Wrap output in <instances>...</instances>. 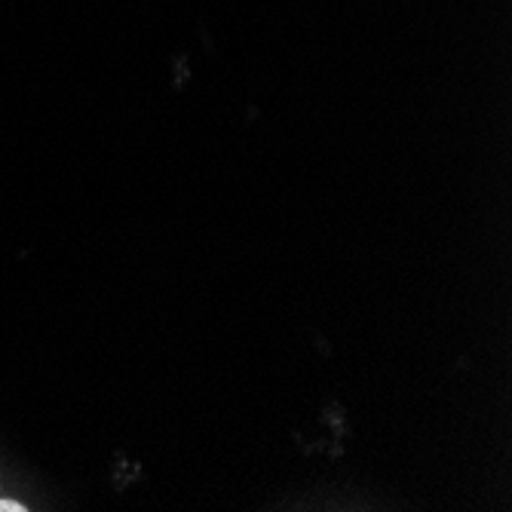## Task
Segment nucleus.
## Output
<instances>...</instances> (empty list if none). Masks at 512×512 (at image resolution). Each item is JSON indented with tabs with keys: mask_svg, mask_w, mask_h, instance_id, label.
Returning a JSON list of instances; mask_svg holds the SVG:
<instances>
[{
	"mask_svg": "<svg viewBox=\"0 0 512 512\" xmlns=\"http://www.w3.org/2000/svg\"><path fill=\"white\" fill-rule=\"evenodd\" d=\"M0 512H25V506L16 500H0Z\"/></svg>",
	"mask_w": 512,
	"mask_h": 512,
	"instance_id": "obj_1",
	"label": "nucleus"
}]
</instances>
